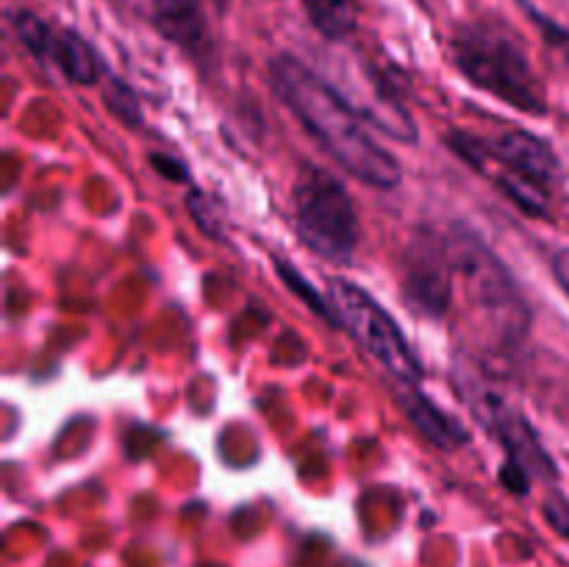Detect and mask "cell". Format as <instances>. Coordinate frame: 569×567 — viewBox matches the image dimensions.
<instances>
[{"label":"cell","mask_w":569,"mask_h":567,"mask_svg":"<svg viewBox=\"0 0 569 567\" xmlns=\"http://www.w3.org/2000/svg\"><path fill=\"white\" fill-rule=\"evenodd\" d=\"M270 83L300 126L333 156L345 172L372 189H395L403 181V167L378 145L359 120L353 106L337 87L317 76L295 56L281 53L270 61Z\"/></svg>","instance_id":"1"},{"label":"cell","mask_w":569,"mask_h":567,"mask_svg":"<svg viewBox=\"0 0 569 567\" xmlns=\"http://www.w3.org/2000/svg\"><path fill=\"white\" fill-rule=\"evenodd\" d=\"M450 53L461 76L483 92L526 115L548 111L545 87L533 72L526 48L517 33L500 22L481 20L461 26L450 39Z\"/></svg>","instance_id":"2"},{"label":"cell","mask_w":569,"mask_h":567,"mask_svg":"<svg viewBox=\"0 0 569 567\" xmlns=\"http://www.w3.org/2000/svg\"><path fill=\"white\" fill-rule=\"evenodd\" d=\"M295 228L306 248L333 265H348L359 248V217L348 187L333 172L306 165L295 178Z\"/></svg>","instance_id":"3"},{"label":"cell","mask_w":569,"mask_h":567,"mask_svg":"<svg viewBox=\"0 0 569 567\" xmlns=\"http://www.w3.org/2000/svg\"><path fill=\"white\" fill-rule=\"evenodd\" d=\"M328 304H331L333 322L345 326L350 337L387 367L400 384H420L422 365L403 337L395 317L372 298L359 284L333 278L328 284Z\"/></svg>","instance_id":"4"},{"label":"cell","mask_w":569,"mask_h":567,"mask_svg":"<svg viewBox=\"0 0 569 567\" xmlns=\"http://www.w3.org/2000/svg\"><path fill=\"white\" fill-rule=\"evenodd\" d=\"M9 26L33 59L56 67L76 87H92L103 76L98 50L72 28H56L31 9H11Z\"/></svg>","instance_id":"5"},{"label":"cell","mask_w":569,"mask_h":567,"mask_svg":"<svg viewBox=\"0 0 569 567\" xmlns=\"http://www.w3.org/2000/svg\"><path fill=\"white\" fill-rule=\"evenodd\" d=\"M448 145L467 165L476 167L478 161H495V165L520 172V176L545 183V187L553 183L561 170L556 150L542 137H537L531 131H522V128L503 131L500 137L489 139V142L487 139L456 131L448 137Z\"/></svg>","instance_id":"6"},{"label":"cell","mask_w":569,"mask_h":567,"mask_svg":"<svg viewBox=\"0 0 569 567\" xmlns=\"http://www.w3.org/2000/svg\"><path fill=\"white\" fill-rule=\"evenodd\" d=\"M403 295L411 309L428 317H442L448 311L450 295H453L448 245L433 233H420L406 250Z\"/></svg>","instance_id":"7"},{"label":"cell","mask_w":569,"mask_h":567,"mask_svg":"<svg viewBox=\"0 0 569 567\" xmlns=\"http://www.w3.org/2000/svg\"><path fill=\"white\" fill-rule=\"evenodd\" d=\"M472 406H476L478 415L487 417V426L498 434L500 445H503L506 454H509L506 461L522 467L531 478L556 476V467L553 461H550L548 450L539 445L537 434H533V428L528 426V420L522 417V411L517 409L515 404H509V400H503L495 392H483L481 400Z\"/></svg>","instance_id":"8"},{"label":"cell","mask_w":569,"mask_h":567,"mask_svg":"<svg viewBox=\"0 0 569 567\" xmlns=\"http://www.w3.org/2000/svg\"><path fill=\"white\" fill-rule=\"evenodd\" d=\"M453 250H456L453 265H459L461 272H465L467 284H470L472 289V298L481 300L487 309L528 311L526 306H522L520 295H517L515 278L509 276V270L500 265V259L492 253V250H487L481 242H478V237H472V233H461V237H456Z\"/></svg>","instance_id":"9"},{"label":"cell","mask_w":569,"mask_h":567,"mask_svg":"<svg viewBox=\"0 0 569 567\" xmlns=\"http://www.w3.org/2000/svg\"><path fill=\"white\" fill-rule=\"evenodd\" d=\"M398 404L406 411L411 426L439 450H459L470 442V431L461 426L456 417L448 411L439 409L426 392L417 389V384H400L398 389Z\"/></svg>","instance_id":"10"},{"label":"cell","mask_w":569,"mask_h":567,"mask_svg":"<svg viewBox=\"0 0 569 567\" xmlns=\"http://www.w3.org/2000/svg\"><path fill=\"white\" fill-rule=\"evenodd\" d=\"M153 22L170 42L181 44L187 53L198 56L209 48L200 0H153Z\"/></svg>","instance_id":"11"},{"label":"cell","mask_w":569,"mask_h":567,"mask_svg":"<svg viewBox=\"0 0 569 567\" xmlns=\"http://www.w3.org/2000/svg\"><path fill=\"white\" fill-rule=\"evenodd\" d=\"M311 28L328 42H345L359 28V0H300Z\"/></svg>","instance_id":"12"},{"label":"cell","mask_w":569,"mask_h":567,"mask_svg":"<svg viewBox=\"0 0 569 567\" xmlns=\"http://www.w3.org/2000/svg\"><path fill=\"white\" fill-rule=\"evenodd\" d=\"M187 209L203 233H209V237L214 239H220L222 233H226V206H222V200H217L214 195L198 192V189H194L187 198Z\"/></svg>","instance_id":"13"},{"label":"cell","mask_w":569,"mask_h":567,"mask_svg":"<svg viewBox=\"0 0 569 567\" xmlns=\"http://www.w3.org/2000/svg\"><path fill=\"white\" fill-rule=\"evenodd\" d=\"M106 106H109L111 115L120 122H126L128 128L142 126V106H139V98L133 94L131 87H126L122 81H111V87L106 89Z\"/></svg>","instance_id":"14"},{"label":"cell","mask_w":569,"mask_h":567,"mask_svg":"<svg viewBox=\"0 0 569 567\" xmlns=\"http://www.w3.org/2000/svg\"><path fill=\"white\" fill-rule=\"evenodd\" d=\"M545 517H548V523L556 531L569 537V500L565 495H550V498L545 500Z\"/></svg>","instance_id":"15"},{"label":"cell","mask_w":569,"mask_h":567,"mask_svg":"<svg viewBox=\"0 0 569 567\" xmlns=\"http://www.w3.org/2000/svg\"><path fill=\"white\" fill-rule=\"evenodd\" d=\"M550 270H553V278H556V284L561 287V292L569 298V248L559 250V253L553 256V261H550Z\"/></svg>","instance_id":"16"},{"label":"cell","mask_w":569,"mask_h":567,"mask_svg":"<svg viewBox=\"0 0 569 567\" xmlns=\"http://www.w3.org/2000/svg\"><path fill=\"white\" fill-rule=\"evenodd\" d=\"M156 170H161V176L172 178V181H178V178H187V170H183L181 165H178V159H167V156H156L153 159Z\"/></svg>","instance_id":"17"},{"label":"cell","mask_w":569,"mask_h":567,"mask_svg":"<svg viewBox=\"0 0 569 567\" xmlns=\"http://www.w3.org/2000/svg\"><path fill=\"white\" fill-rule=\"evenodd\" d=\"M214 3H217V6H226V3H228V0H214Z\"/></svg>","instance_id":"18"}]
</instances>
